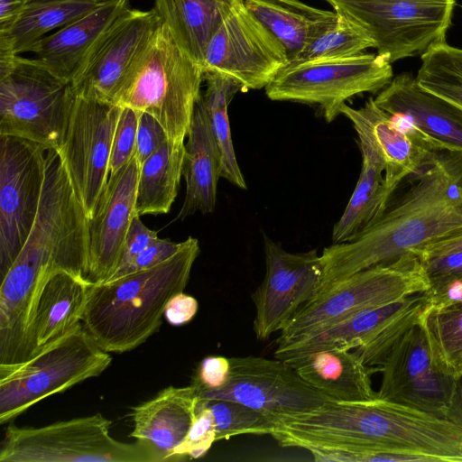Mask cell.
Listing matches in <instances>:
<instances>
[{"label":"cell","instance_id":"obj_1","mask_svg":"<svg viewBox=\"0 0 462 462\" xmlns=\"http://www.w3.org/2000/svg\"><path fill=\"white\" fill-rule=\"evenodd\" d=\"M409 178L406 192L375 221L350 241L324 248L319 293L356 273L462 233V152L432 150Z\"/></svg>","mask_w":462,"mask_h":462},{"label":"cell","instance_id":"obj_2","mask_svg":"<svg viewBox=\"0 0 462 462\" xmlns=\"http://www.w3.org/2000/svg\"><path fill=\"white\" fill-rule=\"evenodd\" d=\"M88 217L59 152H46L41 201L32 227L17 258L1 280L0 328L25 334L36 295L58 270L86 280Z\"/></svg>","mask_w":462,"mask_h":462},{"label":"cell","instance_id":"obj_3","mask_svg":"<svg viewBox=\"0 0 462 462\" xmlns=\"http://www.w3.org/2000/svg\"><path fill=\"white\" fill-rule=\"evenodd\" d=\"M199 251L198 239L189 236L175 254L152 268L92 284L81 322L98 346L121 354L154 334L170 299L187 286Z\"/></svg>","mask_w":462,"mask_h":462},{"label":"cell","instance_id":"obj_4","mask_svg":"<svg viewBox=\"0 0 462 462\" xmlns=\"http://www.w3.org/2000/svg\"><path fill=\"white\" fill-rule=\"evenodd\" d=\"M204 71L160 23L126 75L113 104L152 115L172 142H184Z\"/></svg>","mask_w":462,"mask_h":462},{"label":"cell","instance_id":"obj_5","mask_svg":"<svg viewBox=\"0 0 462 462\" xmlns=\"http://www.w3.org/2000/svg\"><path fill=\"white\" fill-rule=\"evenodd\" d=\"M111 361V356L79 322L29 360L0 365V423L10 421L51 395L98 376Z\"/></svg>","mask_w":462,"mask_h":462},{"label":"cell","instance_id":"obj_6","mask_svg":"<svg viewBox=\"0 0 462 462\" xmlns=\"http://www.w3.org/2000/svg\"><path fill=\"white\" fill-rule=\"evenodd\" d=\"M428 289L419 256L408 253L391 263L356 273L319 293L280 331L276 346L303 338L359 312Z\"/></svg>","mask_w":462,"mask_h":462},{"label":"cell","instance_id":"obj_7","mask_svg":"<svg viewBox=\"0 0 462 462\" xmlns=\"http://www.w3.org/2000/svg\"><path fill=\"white\" fill-rule=\"evenodd\" d=\"M110 426L101 413L40 428L11 425L1 445L0 462H157L141 442L112 438Z\"/></svg>","mask_w":462,"mask_h":462},{"label":"cell","instance_id":"obj_8","mask_svg":"<svg viewBox=\"0 0 462 462\" xmlns=\"http://www.w3.org/2000/svg\"><path fill=\"white\" fill-rule=\"evenodd\" d=\"M392 79L393 68L385 58L363 52L289 62L265 87V94L271 100L316 105L329 123L341 114L346 100L381 91Z\"/></svg>","mask_w":462,"mask_h":462},{"label":"cell","instance_id":"obj_9","mask_svg":"<svg viewBox=\"0 0 462 462\" xmlns=\"http://www.w3.org/2000/svg\"><path fill=\"white\" fill-rule=\"evenodd\" d=\"M365 29L390 63L446 42L456 0H325Z\"/></svg>","mask_w":462,"mask_h":462},{"label":"cell","instance_id":"obj_10","mask_svg":"<svg viewBox=\"0 0 462 462\" xmlns=\"http://www.w3.org/2000/svg\"><path fill=\"white\" fill-rule=\"evenodd\" d=\"M74 93L33 58L18 57L0 76V135L58 149L67 127Z\"/></svg>","mask_w":462,"mask_h":462},{"label":"cell","instance_id":"obj_11","mask_svg":"<svg viewBox=\"0 0 462 462\" xmlns=\"http://www.w3.org/2000/svg\"><path fill=\"white\" fill-rule=\"evenodd\" d=\"M46 146L0 135V276L17 258L37 216L45 175Z\"/></svg>","mask_w":462,"mask_h":462},{"label":"cell","instance_id":"obj_12","mask_svg":"<svg viewBox=\"0 0 462 462\" xmlns=\"http://www.w3.org/2000/svg\"><path fill=\"white\" fill-rule=\"evenodd\" d=\"M121 110L113 103L74 95L64 136L56 149L88 219L110 175L112 142Z\"/></svg>","mask_w":462,"mask_h":462},{"label":"cell","instance_id":"obj_13","mask_svg":"<svg viewBox=\"0 0 462 462\" xmlns=\"http://www.w3.org/2000/svg\"><path fill=\"white\" fill-rule=\"evenodd\" d=\"M289 63L282 43L247 9L245 1L224 20L204 54L203 71H217L261 89Z\"/></svg>","mask_w":462,"mask_h":462},{"label":"cell","instance_id":"obj_14","mask_svg":"<svg viewBox=\"0 0 462 462\" xmlns=\"http://www.w3.org/2000/svg\"><path fill=\"white\" fill-rule=\"evenodd\" d=\"M229 360L227 383L217 390H199L195 386L199 398L237 402L271 417L273 421L280 416L311 411L329 401L283 360L254 356Z\"/></svg>","mask_w":462,"mask_h":462},{"label":"cell","instance_id":"obj_15","mask_svg":"<svg viewBox=\"0 0 462 462\" xmlns=\"http://www.w3.org/2000/svg\"><path fill=\"white\" fill-rule=\"evenodd\" d=\"M265 274L252 293L255 308L253 329L258 340L281 331L307 302L322 282V263L316 249L289 253L264 236Z\"/></svg>","mask_w":462,"mask_h":462},{"label":"cell","instance_id":"obj_16","mask_svg":"<svg viewBox=\"0 0 462 462\" xmlns=\"http://www.w3.org/2000/svg\"><path fill=\"white\" fill-rule=\"evenodd\" d=\"M379 371V399L445 419L456 379L436 365L420 322L395 342Z\"/></svg>","mask_w":462,"mask_h":462},{"label":"cell","instance_id":"obj_17","mask_svg":"<svg viewBox=\"0 0 462 462\" xmlns=\"http://www.w3.org/2000/svg\"><path fill=\"white\" fill-rule=\"evenodd\" d=\"M161 23L152 9H126L88 52L70 83L74 95L113 103L126 75Z\"/></svg>","mask_w":462,"mask_h":462},{"label":"cell","instance_id":"obj_18","mask_svg":"<svg viewBox=\"0 0 462 462\" xmlns=\"http://www.w3.org/2000/svg\"><path fill=\"white\" fill-rule=\"evenodd\" d=\"M140 163L134 154L119 171L109 175L106 185L88 219V258L86 280L106 282L116 270L135 208Z\"/></svg>","mask_w":462,"mask_h":462},{"label":"cell","instance_id":"obj_19","mask_svg":"<svg viewBox=\"0 0 462 462\" xmlns=\"http://www.w3.org/2000/svg\"><path fill=\"white\" fill-rule=\"evenodd\" d=\"M374 99L430 149L462 152V110L423 88L416 77L407 72L397 75Z\"/></svg>","mask_w":462,"mask_h":462},{"label":"cell","instance_id":"obj_20","mask_svg":"<svg viewBox=\"0 0 462 462\" xmlns=\"http://www.w3.org/2000/svg\"><path fill=\"white\" fill-rule=\"evenodd\" d=\"M198 400L192 383L163 389L151 400L132 408L130 437L148 447L157 462L174 461V451L193 423Z\"/></svg>","mask_w":462,"mask_h":462},{"label":"cell","instance_id":"obj_21","mask_svg":"<svg viewBox=\"0 0 462 462\" xmlns=\"http://www.w3.org/2000/svg\"><path fill=\"white\" fill-rule=\"evenodd\" d=\"M128 8L129 0H105L82 17L40 40L30 52L38 63L70 84L94 45Z\"/></svg>","mask_w":462,"mask_h":462},{"label":"cell","instance_id":"obj_22","mask_svg":"<svg viewBox=\"0 0 462 462\" xmlns=\"http://www.w3.org/2000/svg\"><path fill=\"white\" fill-rule=\"evenodd\" d=\"M353 124L362 154L361 171L350 199L332 232L333 244L348 242L375 221L387 208L384 197L385 162L364 120L355 108L344 104L340 109Z\"/></svg>","mask_w":462,"mask_h":462},{"label":"cell","instance_id":"obj_23","mask_svg":"<svg viewBox=\"0 0 462 462\" xmlns=\"http://www.w3.org/2000/svg\"><path fill=\"white\" fill-rule=\"evenodd\" d=\"M91 285L84 278L64 270L55 271L45 278L32 305L27 328L31 358L81 322Z\"/></svg>","mask_w":462,"mask_h":462},{"label":"cell","instance_id":"obj_24","mask_svg":"<svg viewBox=\"0 0 462 462\" xmlns=\"http://www.w3.org/2000/svg\"><path fill=\"white\" fill-rule=\"evenodd\" d=\"M283 361L329 401L356 402L378 399L371 381V374L378 369L366 365L354 350H319Z\"/></svg>","mask_w":462,"mask_h":462},{"label":"cell","instance_id":"obj_25","mask_svg":"<svg viewBox=\"0 0 462 462\" xmlns=\"http://www.w3.org/2000/svg\"><path fill=\"white\" fill-rule=\"evenodd\" d=\"M187 137L182 169L186 194L176 220H183L197 211L212 213L216 205L222 160L201 95L196 102Z\"/></svg>","mask_w":462,"mask_h":462},{"label":"cell","instance_id":"obj_26","mask_svg":"<svg viewBox=\"0 0 462 462\" xmlns=\"http://www.w3.org/2000/svg\"><path fill=\"white\" fill-rule=\"evenodd\" d=\"M424 292L359 312L308 337L276 346L274 356L283 360L319 350H355L367 344L389 323L412 307Z\"/></svg>","mask_w":462,"mask_h":462},{"label":"cell","instance_id":"obj_27","mask_svg":"<svg viewBox=\"0 0 462 462\" xmlns=\"http://www.w3.org/2000/svg\"><path fill=\"white\" fill-rule=\"evenodd\" d=\"M355 111L367 125L384 158V197L388 206L398 185L419 170L432 149L413 130L398 125L373 97Z\"/></svg>","mask_w":462,"mask_h":462},{"label":"cell","instance_id":"obj_28","mask_svg":"<svg viewBox=\"0 0 462 462\" xmlns=\"http://www.w3.org/2000/svg\"><path fill=\"white\" fill-rule=\"evenodd\" d=\"M244 1L154 0L153 10L182 51L202 67L211 37Z\"/></svg>","mask_w":462,"mask_h":462},{"label":"cell","instance_id":"obj_29","mask_svg":"<svg viewBox=\"0 0 462 462\" xmlns=\"http://www.w3.org/2000/svg\"><path fill=\"white\" fill-rule=\"evenodd\" d=\"M247 9L282 43L289 62L336 23L338 14L300 0H245Z\"/></svg>","mask_w":462,"mask_h":462},{"label":"cell","instance_id":"obj_30","mask_svg":"<svg viewBox=\"0 0 462 462\" xmlns=\"http://www.w3.org/2000/svg\"><path fill=\"white\" fill-rule=\"evenodd\" d=\"M184 154V142L168 140L140 165L135 201L139 217L170 211L178 194Z\"/></svg>","mask_w":462,"mask_h":462},{"label":"cell","instance_id":"obj_31","mask_svg":"<svg viewBox=\"0 0 462 462\" xmlns=\"http://www.w3.org/2000/svg\"><path fill=\"white\" fill-rule=\"evenodd\" d=\"M105 0H29L7 33L18 55L32 48L49 32L82 17Z\"/></svg>","mask_w":462,"mask_h":462},{"label":"cell","instance_id":"obj_32","mask_svg":"<svg viewBox=\"0 0 462 462\" xmlns=\"http://www.w3.org/2000/svg\"><path fill=\"white\" fill-rule=\"evenodd\" d=\"M206 90L201 97L221 153V177L235 186L246 189V183L237 163L232 143L228 106L236 93L245 88L228 75L205 71Z\"/></svg>","mask_w":462,"mask_h":462},{"label":"cell","instance_id":"obj_33","mask_svg":"<svg viewBox=\"0 0 462 462\" xmlns=\"http://www.w3.org/2000/svg\"><path fill=\"white\" fill-rule=\"evenodd\" d=\"M420 322L436 365L456 380L462 376V300L430 302Z\"/></svg>","mask_w":462,"mask_h":462},{"label":"cell","instance_id":"obj_34","mask_svg":"<svg viewBox=\"0 0 462 462\" xmlns=\"http://www.w3.org/2000/svg\"><path fill=\"white\" fill-rule=\"evenodd\" d=\"M416 79L426 90L462 110V49L442 42L421 55Z\"/></svg>","mask_w":462,"mask_h":462},{"label":"cell","instance_id":"obj_35","mask_svg":"<svg viewBox=\"0 0 462 462\" xmlns=\"http://www.w3.org/2000/svg\"><path fill=\"white\" fill-rule=\"evenodd\" d=\"M369 48H374L369 33L338 14L336 23L310 42L292 61L346 58L363 53Z\"/></svg>","mask_w":462,"mask_h":462},{"label":"cell","instance_id":"obj_36","mask_svg":"<svg viewBox=\"0 0 462 462\" xmlns=\"http://www.w3.org/2000/svg\"><path fill=\"white\" fill-rule=\"evenodd\" d=\"M199 399L212 411L216 424V440L252 434L270 435L273 420L243 403L223 399Z\"/></svg>","mask_w":462,"mask_h":462},{"label":"cell","instance_id":"obj_37","mask_svg":"<svg viewBox=\"0 0 462 462\" xmlns=\"http://www.w3.org/2000/svg\"><path fill=\"white\" fill-rule=\"evenodd\" d=\"M430 302V299L425 291L418 302L389 323L371 341L354 351L366 365L380 366L395 342L412 326L420 322Z\"/></svg>","mask_w":462,"mask_h":462},{"label":"cell","instance_id":"obj_38","mask_svg":"<svg viewBox=\"0 0 462 462\" xmlns=\"http://www.w3.org/2000/svg\"><path fill=\"white\" fill-rule=\"evenodd\" d=\"M216 441L214 415L199 399L193 423L182 443L174 451V461L199 458L204 456Z\"/></svg>","mask_w":462,"mask_h":462},{"label":"cell","instance_id":"obj_39","mask_svg":"<svg viewBox=\"0 0 462 462\" xmlns=\"http://www.w3.org/2000/svg\"><path fill=\"white\" fill-rule=\"evenodd\" d=\"M419 258L429 283V295L451 283L462 282V251Z\"/></svg>","mask_w":462,"mask_h":462},{"label":"cell","instance_id":"obj_40","mask_svg":"<svg viewBox=\"0 0 462 462\" xmlns=\"http://www.w3.org/2000/svg\"><path fill=\"white\" fill-rule=\"evenodd\" d=\"M139 115L132 108L122 107L113 136L110 174L119 171L134 154Z\"/></svg>","mask_w":462,"mask_h":462},{"label":"cell","instance_id":"obj_41","mask_svg":"<svg viewBox=\"0 0 462 462\" xmlns=\"http://www.w3.org/2000/svg\"><path fill=\"white\" fill-rule=\"evenodd\" d=\"M182 245L183 241L175 243L158 236L128 266L115 273L106 282L152 268L175 254Z\"/></svg>","mask_w":462,"mask_h":462},{"label":"cell","instance_id":"obj_42","mask_svg":"<svg viewBox=\"0 0 462 462\" xmlns=\"http://www.w3.org/2000/svg\"><path fill=\"white\" fill-rule=\"evenodd\" d=\"M168 140L161 124L152 115L140 112L134 150L140 165Z\"/></svg>","mask_w":462,"mask_h":462},{"label":"cell","instance_id":"obj_43","mask_svg":"<svg viewBox=\"0 0 462 462\" xmlns=\"http://www.w3.org/2000/svg\"><path fill=\"white\" fill-rule=\"evenodd\" d=\"M230 360L221 356H209L199 364L192 383L199 390H217L223 387L230 375Z\"/></svg>","mask_w":462,"mask_h":462},{"label":"cell","instance_id":"obj_44","mask_svg":"<svg viewBox=\"0 0 462 462\" xmlns=\"http://www.w3.org/2000/svg\"><path fill=\"white\" fill-rule=\"evenodd\" d=\"M157 237L158 231L148 228L139 216L135 217L128 230L120 262L115 273L128 266Z\"/></svg>","mask_w":462,"mask_h":462},{"label":"cell","instance_id":"obj_45","mask_svg":"<svg viewBox=\"0 0 462 462\" xmlns=\"http://www.w3.org/2000/svg\"><path fill=\"white\" fill-rule=\"evenodd\" d=\"M198 309V300L182 291L170 299L164 309L163 316L171 325L181 326L195 317Z\"/></svg>","mask_w":462,"mask_h":462},{"label":"cell","instance_id":"obj_46","mask_svg":"<svg viewBox=\"0 0 462 462\" xmlns=\"http://www.w3.org/2000/svg\"><path fill=\"white\" fill-rule=\"evenodd\" d=\"M29 0H0V32H8L21 16Z\"/></svg>","mask_w":462,"mask_h":462},{"label":"cell","instance_id":"obj_47","mask_svg":"<svg viewBox=\"0 0 462 462\" xmlns=\"http://www.w3.org/2000/svg\"><path fill=\"white\" fill-rule=\"evenodd\" d=\"M462 251V233L430 243L414 251L419 256H432Z\"/></svg>","mask_w":462,"mask_h":462},{"label":"cell","instance_id":"obj_48","mask_svg":"<svg viewBox=\"0 0 462 462\" xmlns=\"http://www.w3.org/2000/svg\"><path fill=\"white\" fill-rule=\"evenodd\" d=\"M445 419L462 428V376L456 380L454 393Z\"/></svg>","mask_w":462,"mask_h":462},{"label":"cell","instance_id":"obj_49","mask_svg":"<svg viewBox=\"0 0 462 462\" xmlns=\"http://www.w3.org/2000/svg\"><path fill=\"white\" fill-rule=\"evenodd\" d=\"M461 284H462V282H461Z\"/></svg>","mask_w":462,"mask_h":462}]
</instances>
